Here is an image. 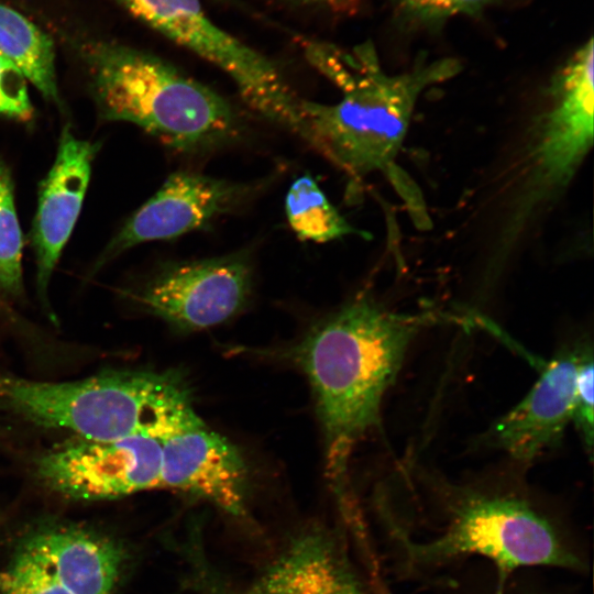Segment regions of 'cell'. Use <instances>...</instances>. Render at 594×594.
<instances>
[{"mask_svg": "<svg viewBox=\"0 0 594 594\" xmlns=\"http://www.w3.org/2000/svg\"><path fill=\"white\" fill-rule=\"evenodd\" d=\"M433 320L429 312H394L362 296L319 323L298 346L322 424L327 473L341 498L356 444L378 425L383 398L410 343Z\"/></svg>", "mask_w": 594, "mask_h": 594, "instance_id": "6da1fadb", "label": "cell"}, {"mask_svg": "<svg viewBox=\"0 0 594 594\" xmlns=\"http://www.w3.org/2000/svg\"><path fill=\"white\" fill-rule=\"evenodd\" d=\"M308 62L341 90L336 103L300 99L311 146L354 178L391 172L420 94L454 76L453 58L419 61L410 70L389 75L371 42L352 50L304 41Z\"/></svg>", "mask_w": 594, "mask_h": 594, "instance_id": "7a4b0ae2", "label": "cell"}, {"mask_svg": "<svg viewBox=\"0 0 594 594\" xmlns=\"http://www.w3.org/2000/svg\"><path fill=\"white\" fill-rule=\"evenodd\" d=\"M78 55L101 121L132 123L182 153L216 148L240 132L221 95L153 54L92 41Z\"/></svg>", "mask_w": 594, "mask_h": 594, "instance_id": "3957f363", "label": "cell"}, {"mask_svg": "<svg viewBox=\"0 0 594 594\" xmlns=\"http://www.w3.org/2000/svg\"><path fill=\"white\" fill-rule=\"evenodd\" d=\"M188 406L187 384L174 372L110 370L72 382L0 373V409L86 440L158 436Z\"/></svg>", "mask_w": 594, "mask_h": 594, "instance_id": "277c9868", "label": "cell"}, {"mask_svg": "<svg viewBox=\"0 0 594 594\" xmlns=\"http://www.w3.org/2000/svg\"><path fill=\"white\" fill-rule=\"evenodd\" d=\"M448 488L442 519L427 539L408 536L386 518L393 541L411 568H436L480 556L494 563L502 587L519 568L582 566L553 524L525 498Z\"/></svg>", "mask_w": 594, "mask_h": 594, "instance_id": "5b68a950", "label": "cell"}, {"mask_svg": "<svg viewBox=\"0 0 594 594\" xmlns=\"http://www.w3.org/2000/svg\"><path fill=\"white\" fill-rule=\"evenodd\" d=\"M593 38L552 77L547 102L525 131L515 193L497 250L506 254L546 207L568 187L593 142Z\"/></svg>", "mask_w": 594, "mask_h": 594, "instance_id": "8992f818", "label": "cell"}, {"mask_svg": "<svg viewBox=\"0 0 594 594\" xmlns=\"http://www.w3.org/2000/svg\"><path fill=\"white\" fill-rule=\"evenodd\" d=\"M139 20L227 74L244 101L263 118L296 134L311 136L300 108L278 67L217 25L199 0H120Z\"/></svg>", "mask_w": 594, "mask_h": 594, "instance_id": "52a82bcc", "label": "cell"}, {"mask_svg": "<svg viewBox=\"0 0 594 594\" xmlns=\"http://www.w3.org/2000/svg\"><path fill=\"white\" fill-rule=\"evenodd\" d=\"M162 446L155 433L113 440L78 439L35 461L48 488L73 499L102 501L160 488Z\"/></svg>", "mask_w": 594, "mask_h": 594, "instance_id": "ba28073f", "label": "cell"}, {"mask_svg": "<svg viewBox=\"0 0 594 594\" xmlns=\"http://www.w3.org/2000/svg\"><path fill=\"white\" fill-rule=\"evenodd\" d=\"M251 286V260L240 251L169 264L144 288L141 302L179 331H199L241 311Z\"/></svg>", "mask_w": 594, "mask_h": 594, "instance_id": "9c48e42d", "label": "cell"}, {"mask_svg": "<svg viewBox=\"0 0 594 594\" xmlns=\"http://www.w3.org/2000/svg\"><path fill=\"white\" fill-rule=\"evenodd\" d=\"M160 488L205 499L232 516L246 507L248 469L239 450L189 408L158 436Z\"/></svg>", "mask_w": 594, "mask_h": 594, "instance_id": "30bf717a", "label": "cell"}, {"mask_svg": "<svg viewBox=\"0 0 594 594\" xmlns=\"http://www.w3.org/2000/svg\"><path fill=\"white\" fill-rule=\"evenodd\" d=\"M250 189L244 184L197 172L170 174L113 235L94 268L141 243L172 240L207 228L232 210Z\"/></svg>", "mask_w": 594, "mask_h": 594, "instance_id": "8fae6325", "label": "cell"}, {"mask_svg": "<svg viewBox=\"0 0 594 594\" xmlns=\"http://www.w3.org/2000/svg\"><path fill=\"white\" fill-rule=\"evenodd\" d=\"M590 348L568 346L541 362L530 391L488 430L490 443L520 463L556 446L571 422L579 366Z\"/></svg>", "mask_w": 594, "mask_h": 594, "instance_id": "7c38bea8", "label": "cell"}, {"mask_svg": "<svg viewBox=\"0 0 594 594\" xmlns=\"http://www.w3.org/2000/svg\"><path fill=\"white\" fill-rule=\"evenodd\" d=\"M99 148V143L77 138L66 124L53 165L40 184L31 243L37 294L44 305L52 274L79 217Z\"/></svg>", "mask_w": 594, "mask_h": 594, "instance_id": "4fadbf2b", "label": "cell"}, {"mask_svg": "<svg viewBox=\"0 0 594 594\" xmlns=\"http://www.w3.org/2000/svg\"><path fill=\"white\" fill-rule=\"evenodd\" d=\"M21 547L72 594H112L124 560L117 542L77 527L41 528Z\"/></svg>", "mask_w": 594, "mask_h": 594, "instance_id": "5bb4252c", "label": "cell"}, {"mask_svg": "<svg viewBox=\"0 0 594 594\" xmlns=\"http://www.w3.org/2000/svg\"><path fill=\"white\" fill-rule=\"evenodd\" d=\"M245 594H367L339 551L319 536L297 540Z\"/></svg>", "mask_w": 594, "mask_h": 594, "instance_id": "9a60e30c", "label": "cell"}, {"mask_svg": "<svg viewBox=\"0 0 594 594\" xmlns=\"http://www.w3.org/2000/svg\"><path fill=\"white\" fill-rule=\"evenodd\" d=\"M0 52L50 103L64 111L51 37L18 10L0 2Z\"/></svg>", "mask_w": 594, "mask_h": 594, "instance_id": "2e32d148", "label": "cell"}, {"mask_svg": "<svg viewBox=\"0 0 594 594\" xmlns=\"http://www.w3.org/2000/svg\"><path fill=\"white\" fill-rule=\"evenodd\" d=\"M289 227L302 241L329 242L351 234L364 235L329 201L309 174L296 178L285 198Z\"/></svg>", "mask_w": 594, "mask_h": 594, "instance_id": "e0dca14e", "label": "cell"}, {"mask_svg": "<svg viewBox=\"0 0 594 594\" xmlns=\"http://www.w3.org/2000/svg\"><path fill=\"white\" fill-rule=\"evenodd\" d=\"M22 255L14 185L9 167L0 160V290L13 298L23 295Z\"/></svg>", "mask_w": 594, "mask_h": 594, "instance_id": "ac0fdd59", "label": "cell"}, {"mask_svg": "<svg viewBox=\"0 0 594 594\" xmlns=\"http://www.w3.org/2000/svg\"><path fill=\"white\" fill-rule=\"evenodd\" d=\"M0 594H72L25 549L20 547L0 572Z\"/></svg>", "mask_w": 594, "mask_h": 594, "instance_id": "d6986e66", "label": "cell"}, {"mask_svg": "<svg viewBox=\"0 0 594 594\" xmlns=\"http://www.w3.org/2000/svg\"><path fill=\"white\" fill-rule=\"evenodd\" d=\"M33 114L28 79L18 66L0 52V116L30 121Z\"/></svg>", "mask_w": 594, "mask_h": 594, "instance_id": "ffe728a7", "label": "cell"}, {"mask_svg": "<svg viewBox=\"0 0 594 594\" xmlns=\"http://www.w3.org/2000/svg\"><path fill=\"white\" fill-rule=\"evenodd\" d=\"M593 366V353L592 348H590L579 366L571 419L588 454L592 453L594 441Z\"/></svg>", "mask_w": 594, "mask_h": 594, "instance_id": "44dd1931", "label": "cell"}, {"mask_svg": "<svg viewBox=\"0 0 594 594\" xmlns=\"http://www.w3.org/2000/svg\"><path fill=\"white\" fill-rule=\"evenodd\" d=\"M402 22L438 30L451 19V0H389Z\"/></svg>", "mask_w": 594, "mask_h": 594, "instance_id": "7402d4cb", "label": "cell"}, {"mask_svg": "<svg viewBox=\"0 0 594 594\" xmlns=\"http://www.w3.org/2000/svg\"><path fill=\"white\" fill-rule=\"evenodd\" d=\"M307 1L320 4L333 12L344 13V14L356 13L361 6V0H307Z\"/></svg>", "mask_w": 594, "mask_h": 594, "instance_id": "603a6c76", "label": "cell"}]
</instances>
